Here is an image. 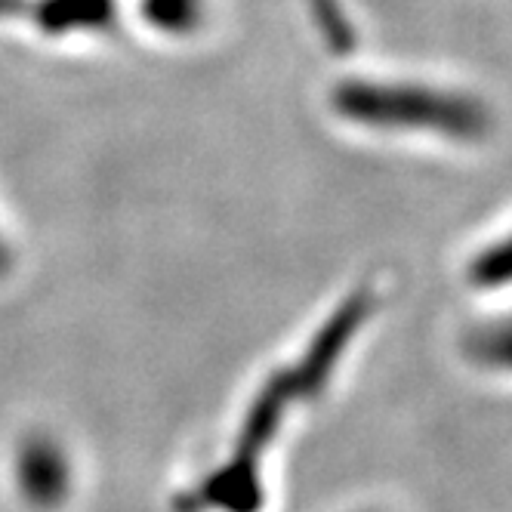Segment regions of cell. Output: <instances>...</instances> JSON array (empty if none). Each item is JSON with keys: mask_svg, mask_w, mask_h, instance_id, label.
I'll use <instances>...</instances> for the list:
<instances>
[{"mask_svg": "<svg viewBox=\"0 0 512 512\" xmlns=\"http://www.w3.org/2000/svg\"><path fill=\"white\" fill-rule=\"evenodd\" d=\"M19 479L34 503H53L65 491V460L50 442H31L22 451Z\"/></svg>", "mask_w": 512, "mask_h": 512, "instance_id": "obj_2", "label": "cell"}, {"mask_svg": "<svg viewBox=\"0 0 512 512\" xmlns=\"http://www.w3.org/2000/svg\"><path fill=\"white\" fill-rule=\"evenodd\" d=\"M343 112L355 121L426 130L451 139H479L488 133V112L479 99L420 84H352L340 96Z\"/></svg>", "mask_w": 512, "mask_h": 512, "instance_id": "obj_1", "label": "cell"}, {"mask_svg": "<svg viewBox=\"0 0 512 512\" xmlns=\"http://www.w3.org/2000/svg\"><path fill=\"white\" fill-rule=\"evenodd\" d=\"M469 278L472 284H479V290H497L503 284H512V232L479 250V256L469 266Z\"/></svg>", "mask_w": 512, "mask_h": 512, "instance_id": "obj_3", "label": "cell"}, {"mask_svg": "<svg viewBox=\"0 0 512 512\" xmlns=\"http://www.w3.org/2000/svg\"><path fill=\"white\" fill-rule=\"evenodd\" d=\"M472 355L485 361L488 368L512 374V315L485 324L482 331L472 337Z\"/></svg>", "mask_w": 512, "mask_h": 512, "instance_id": "obj_4", "label": "cell"}]
</instances>
